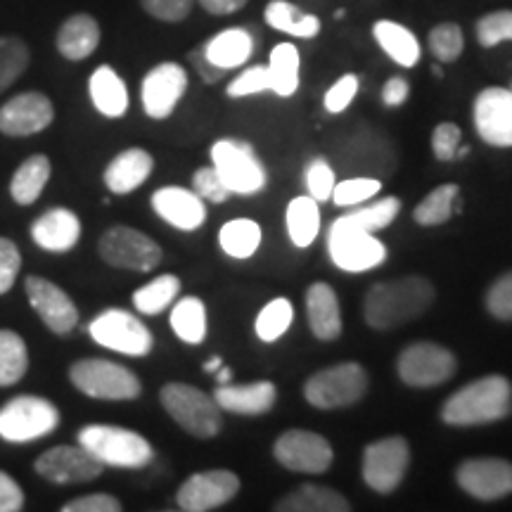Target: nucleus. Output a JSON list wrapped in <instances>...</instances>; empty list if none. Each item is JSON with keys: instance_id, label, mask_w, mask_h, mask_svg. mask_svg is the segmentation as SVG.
<instances>
[{"instance_id": "obj_34", "label": "nucleus", "mask_w": 512, "mask_h": 512, "mask_svg": "<svg viewBox=\"0 0 512 512\" xmlns=\"http://www.w3.org/2000/svg\"><path fill=\"white\" fill-rule=\"evenodd\" d=\"M287 235L294 242V247L304 249L316 242L320 233V209L318 202L311 195H299L287 204L285 211Z\"/></svg>"}, {"instance_id": "obj_16", "label": "nucleus", "mask_w": 512, "mask_h": 512, "mask_svg": "<svg viewBox=\"0 0 512 512\" xmlns=\"http://www.w3.org/2000/svg\"><path fill=\"white\" fill-rule=\"evenodd\" d=\"M36 472L46 482L57 486H69V484H83L98 479L105 472V465L93 456L91 451H86L81 444L79 446H55L50 451L43 453L36 460Z\"/></svg>"}, {"instance_id": "obj_7", "label": "nucleus", "mask_w": 512, "mask_h": 512, "mask_svg": "<svg viewBox=\"0 0 512 512\" xmlns=\"http://www.w3.org/2000/svg\"><path fill=\"white\" fill-rule=\"evenodd\" d=\"M211 166L221 181L226 183L230 195H256L266 188V166L256 157L254 147L245 140L221 138L211 145Z\"/></svg>"}, {"instance_id": "obj_11", "label": "nucleus", "mask_w": 512, "mask_h": 512, "mask_svg": "<svg viewBox=\"0 0 512 512\" xmlns=\"http://www.w3.org/2000/svg\"><path fill=\"white\" fill-rule=\"evenodd\" d=\"M98 252L105 264L121 271L150 273L162 264V247L150 235L131 226H114L102 233Z\"/></svg>"}, {"instance_id": "obj_10", "label": "nucleus", "mask_w": 512, "mask_h": 512, "mask_svg": "<svg viewBox=\"0 0 512 512\" xmlns=\"http://www.w3.org/2000/svg\"><path fill=\"white\" fill-rule=\"evenodd\" d=\"M328 254L339 271L366 273L387 261V245L375 233L351 226L339 216L328 230Z\"/></svg>"}, {"instance_id": "obj_1", "label": "nucleus", "mask_w": 512, "mask_h": 512, "mask_svg": "<svg viewBox=\"0 0 512 512\" xmlns=\"http://www.w3.org/2000/svg\"><path fill=\"white\" fill-rule=\"evenodd\" d=\"M437 290L425 275H403V278L375 283L363 297V320L368 328L387 332L418 320L434 304Z\"/></svg>"}, {"instance_id": "obj_38", "label": "nucleus", "mask_w": 512, "mask_h": 512, "mask_svg": "<svg viewBox=\"0 0 512 512\" xmlns=\"http://www.w3.org/2000/svg\"><path fill=\"white\" fill-rule=\"evenodd\" d=\"M458 200H460V188L456 183L439 185V188H434L430 195L415 207L413 221L425 228L444 226V223L451 221V216L458 211Z\"/></svg>"}, {"instance_id": "obj_22", "label": "nucleus", "mask_w": 512, "mask_h": 512, "mask_svg": "<svg viewBox=\"0 0 512 512\" xmlns=\"http://www.w3.org/2000/svg\"><path fill=\"white\" fill-rule=\"evenodd\" d=\"M152 209L159 219L169 223L183 233L202 228L207 221V202L195 190L166 185L152 195Z\"/></svg>"}, {"instance_id": "obj_23", "label": "nucleus", "mask_w": 512, "mask_h": 512, "mask_svg": "<svg viewBox=\"0 0 512 512\" xmlns=\"http://www.w3.org/2000/svg\"><path fill=\"white\" fill-rule=\"evenodd\" d=\"M278 399V387L268 380L245 382V384H219L214 392V401L219 403L221 411L235 415H266L275 406Z\"/></svg>"}, {"instance_id": "obj_51", "label": "nucleus", "mask_w": 512, "mask_h": 512, "mask_svg": "<svg viewBox=\"0 0 512 512\" xmlns=\"http://www.w3.org/2000/svg\"><path fill=\"white\" fill-rule=\"evenodd\" d=\"M463 143V131L453 121H441L432 133V152L439 162H451L458 157V147Z\"/></svg>"}, {"instance_id": "obj_37", "label": "nucleus", "mask_w": 512, "mask_h": 512, "mask_svg": "<svg viewBox=\"0 0 512 512\" xmlns=\"http://www.w3.org/2000/svg\"><path fill=\"white\" fill-rule=\"evenodd\" d=\"M178 294H181V280H178V275L162 273L133 292V306H136L138 313H145V316H159L162 311L171 309Z\"/></svg>"}, {"instance_id": "obj_4", "label": "nucleus", "mask_w": 512, "mask_h": 512, "mask_svg": "<svg viewBox=\"0 0 512 512\" xmlns=\"http://www.w3.org/2000/svg\"><path fill=\"white\" fill-rule=\"evenodd\" d=\"M79 444L91 451L105 467L140 470L155 458V448L143 434L119 425H86L79 432Z\"/></svg>"}, {"instance_id": "obj_20", "label": "nucleus", "mask_w": 512, "mask_h": 512, "mask_svg": "<svg viewBox=\"0 0 512 512\" xmlns=\"http://www.w3.org/2000/svg\"><path fill=\"white\" fill-rule=\"evenodd\" d=\"M24 290H27L31 309L46 323L50 332H55V335H69L76 328V323H79V309H76L72 297L62 287L41 278V275H29L27 283H24Z\"/></svg>"}, {"instance_id": "obj_25", "label": "nucleus", "mask_w": 512, "mask_h": 512, "mask_svg": "<svg viewBox=\"0 0 512 512\" xmlns=\"http://www.w3.org/2000/svg\"><path fill=\"white\" fill-rule=\"evenodd\" d=\"M306 320L313 337L320 342H335L342 335V309H339L337 292L328 283H313L306 290Z\"/></svg>"}, {"instance_id": "obj_43", "label": "nucleus", "mask_w": 512, "mask_h": 512, "mask_svg": "<svg viewBox=\"0 0 512 512\" xmlns=\"http://www.w3.org/2000/svg\"><path fill=\"white\" fill-rule=\"evenodd\" d=\"M29 48L22 38L0 36V93L8 91L29 67Z\"/></svg>"}, {"instance_id": "obj_21", "label": "nucleus", "mask_w": 512, "mask_h": 512, "mask_svg": "<svg viewBox=\"0 0 512 512\" xmlns=\"http://www.w3.org/2000/svg\"><path fill=\"white\" fill-rule=\"evenodd\" d=\"M55 119V107L48 95L27 91L10 98L0 107V133L10 138H27L46 131Z\"/></svg>"}, {"instance_id": "obj_55", "label": "nucleus", "mask_w": 512, "mask_h": 512, "mask_svg": "<svg viewBox=\"0 0 512 512\" xmlns=\"http://www.w3.org/2000/svg\"><path fill=\"white\" fill-rule=\"evenodd\" d=\"M124 505L117 496L110 494H88V496H79L74 501L64 503L62 512H121Z\"/></svg>"}, {"instance_id": "obj_33", "label": "nucleus", "mask_w": 512, "mask_h": 512, "mask_svg": "<svg viewBox=\"0 0 512 512\" xmlns=\"http://www.w3.org/2000/svg\"><path fill=\"white\" fill-rule=\"evenodd\" d=\"M266 24L294 38H316L320 34V19L309 15L290 0H271L264 10Z\"/></svg>"}, {"instance_id": "obj_31", "label": "nucleus", "mask_w": 512, "mask_h": 512, "mask_svg": "<svg viewBox=\"0 0 512 512\" xmlns=\"http://www.w3.org/2000/svg\"><path fill=\"white\" fill-rule=\"evenodd\" d=\"M373 36L384 53L399 64V67L411 69L420 62V41L408 27H403L392 19H380L375 22Z\"/></svg>"}, {"instance_id": "obj_28", "label": "nucleus", "mask_w": 512, "mask_h": 512, "mask_svg": "<svg viewBox=\"0 0 512 512\" xmlns=\"http://www.w3.org/2000/svg\"><path fill=\"white\" fill-rule=\"evenodd\" d=\"M202 48L207 60L214 64V67L223 69V72H230V69H238L245 62L252 60L254 38L247 29L233 27L221 31V34H216L214 38H209Z\"/></svg>"}, {"instance_id": "obj_46", "label": "nucleus", "mask_w": 512, "mask_h": 512, "mask_svg": "<svg viewBox=\"0 0 512 512\" xmlns=\"http://www.w3.org/2000/svg\"><path fill=\"white\" fill-rule=\"evenodd\" d=\"M479 46L496 48L505 41H512V10L489 12L477 22L475 27Z\"/></svg>"}, {"instance_id": "obj_18", "label": "nucleus", "mask_w": 512, "mask_h": 512, "mask_svg": "<svg viewBox=\"0 0 512 512\" xmlns=\"http://www.w3.org/2000/svg\"><path fill=\"white\" fill-rule=\"evenodd\" d=\"M477 136L491 147H512V88H484L472 105Z\"/></svg>"}, {"instance_id": "obj_36", "label": "nucleus", "mask_w": 512, "mask_h": 512, "mask_svg": "<svg viewBox=\"0 0 512 512\" xmlns=\"http://www.w3.org/2000/svg\"><path fill=\"white\" fill-rule=\"evenodd\" d=\"M171 328L185 344H202L207 339V306L197 297H183L171 304Z\"/></svg>"}, {"instance_id": "obj_13", "label": "nucleus", "mask_w": 512, "mask_h": 512, "mask_svg": "<svg viewBox=\"0 0 512 512\" xmlns=\"http://www.w3.org/2000/svg\"><path fill=\"white\" fill-rule=\"evenodd\" d=\"M411 465V446L403 437H384L366 446L363 451L361 477L375 494H394L403 484Z\"/></svg>"}, {"instance_id": "obj_14", "label": "nucleus", "mask_w": 512, "mask_h": 512, "mask_svg": "<svg viewBox=\"0 0 512 512\" xmlns=\"http://www.w3.org/2000/svg\"><path fill=\"white\" fill-rule=\"evenodd\" d=\"M273 456L285 470L299 475H325L335 460L330 441L309 430H287L280 434L273 444Z\"/></svg>"}, {"instance_id": "obj_8", "label": "nucleus", "mask_w": 512, "mask_h": 512, "mask_svg": "<svg viewBox=\"0 0 512 512\" xmlns=\"http://www.w3.org/2000/svg\"><path fill=\"white\" fill-rule=\"evenodd\" d=\"M60 425V408L43 396H15L0 408V439L29 444L53 434Z\"/></svg>"}, {"instance_id": "obj_41", "label": "nucleus", "mask_w": 512, "mask_h": 512, "mask_svg": "<svg viewBox=\"0 0 512 512\" xmlns=\"http://www.w3.org/2000/svg\"><path fill=\"white\" fill-rule=\"evenodd\" d=\"M399 211H401V200L399 197L389 195V197H384V200H377L370 204H358L356 209L347 211L342 219L351 223V226L368 230V233H380V230L392 226V223L396 221V216H399Z\"/></svg>"}, {"instance_id": "obj_53", "label": "nucleus", "mask_w": 512, "mask_h": 512, "mask_svg": "<svg viewBox=\"0 0 512 512\" xmlns=\"http://www.w3.org/2000/svg\"><path fill=\"white\" fill-rule=\"evenodd\" d=\"M358 93V76L356 74H344L342 79H337L332 83V88L325 93L323 105L330 114H342L344 110H349V105L354 102Z\"/></svg>"}, {"instance_id": "obj_54", "label": "nucleus", "mask_w": 512, "mask_h": 512, "mask_svg": "<svg viewBox=\"0 0 512 512\" xmlns=\"http://www.w3.org/2000/svg\"><path fill=\"white\" fill-rule=\"evenodd\" d=\"M140 5L147 15L159 19V22L176 24L190 15L195 0H140Z\"/></svg>"}, {"instance_id": "obj_19", "label": "nucleus", "mask_w": 512, "mask_h": 512, "mask_svg": "<svg viewBox=\"0 0 512 512\" xmlns=\"http://www.w3.org/2000/svg\"><path fill=\"white\" fill-rule=\"evenodd\" d=\"M188 91V72L178 62H162L143 79L140 98L150 119H169Z\"/></svg>"}, {"instance_id": "obj_61", "label": "nucleus", "mask_w": 512, "mask_h": 512, "mask_svg": "<svg viewBox=\"0 0 512 512\" xmlns=\"http://www.w3.org/2000/svg\"><path fill=\"white\" fill-rule=\"evenodd\" d=\"M223 366V358L221 356H214V358H209L207 363H204V373H211L214 375L216 370H219Z\"/></svg>"}, {"instance_id": "obj_2", "label": "nucleus", "mask_w": 512, "mask_h": 512, "mask_svg": "<svg viewBox=\"0 0 512 512\" xmlns=\"http://www.w3.org/2000/svg\"><path fill=\"white\" fill-rule=\"evenodd\" d=\"M512 413V384L503 375H486L453 392L441 406L448 427H479L505 420Z\"/></svg>"}, {"instance_id": "obj_59", "label": "nucleus", "mask_w": 512, "mask_h": 512, "mask_svg": "<svg viewBox=\"0 0 512 512\" xmlns=\"http://www.w3.org/2000/svg\"><path fill=\"white\" fill-rule=\"evenodd\" d=\"M197 3H200L202 8L209 12V15L226 17V15H233V12L245 8L247 0H197Z\"/></svg>"}, {"instance_id": "obj_27", "label": "nucleus", "mask_w": 512, "mask_h": 512, "mask_svg": "<svg viewBox=\"0 0 512 512\" xmlns=\"http://www.w3.org/2000/svg\"><path fill=\"white\" fill-rule=\"evenodd\" d=\"M57 50L64 60L69 62H81L86 57H91L100 46V24L98 19L79 12L64 19V24L57 31Z\"/></svg>"}, {"instance_id": "obj_17", "label": "nucleus", "mask_w": 512, "mask_h": 512, "mask_svg": "<svg viewBox=\"0 0 512 512\" xmlns=\"http://www.w3.org/2000/svg\"><path fill=\"white\" fill-rule=\"evenodd\" d=\"M456 482L477 501H501L512 494V463L503 458H467L458 465Z\"/></svg>"}, {"instance_id": "obj_15", "label": "nucleus", "mask_w": 512, "mask_h": 512, "mask_svg": "<svg viewBox=\"0 0 512 512\" xmlns=\"http://www.w3.org/2000/svg\"><path fill=\"white\" fill-rule=\"evenodd\" d=\"M240 491V477L230 470H207L190 475L178 486L176 503L185 512L219 510Z\"/></svg>"}, {"instance_id": "obj_30", "label": "nucleus", "mask_w": 512, "mask_h": 512, "mask_svg": "<svg viewBox=\"0 0 512 512\" xmlns=\"http://www.w3.org/2000/svg\"><path fill=\"white\" fill-rule=\"evenodd\" d=\"M91 100L102 117L119 119L128 112V91L121 76L114 72L110 64H102L88 81Z\"/></svg>"}, {"instance_id": "obj_44", "label": "nucleus", "mask_w": 512, "mask_h": 512, "mask_svg": "<svg viewBox=\"0 0 512 512\" xmlns=\"http://www.w3.org/2000/svg\"><path fill=\"white\" fill-rule=\"evenodd\" d=\"M430 43V53L437 57V62H456L465 50V36L463 29L456 22H441L430 31L427 36Z\"/></svg>"}, {"instance_id": "obj_3", "label": "nucleus", "mask_w": 512, "mask_h": 512, "mask_svg": "<svg viewBox=\"0 0 512 512\" xmlns=\"http://www.w3.org/2000/svg\"><path fill=\"white\" fill-rule=\"evenodd\" d=\"M164 411L185 430L197 439H214L223 430V411L214 396L204 394L202 389L185 382H169L159 392Z\"/></svg>"}, {"instance_id": "obj_12", "label": "nucleus", "mask_w": 512, "mask_h": 512, "mask_svg": "<svg viewBox=\"0 0 512 512\" xmlns=\"http://www.w3.org/2000/svg\"><path fill=\"white\" fill-rule=\"evenodd\" d=\"M88 335L100 347L117 354L143 358L155 347V337L136 313L124 309H107L88 325Z\"/></svg>"}, {"instance_id": "obj_50", "label": "nucleus", "mask_w": 512, "mask_h": 512, "mask_svg": "<svg viewBox=\"0 0 512 512\" xmlns=\"http://www.w3.org/2000/svg\"><path fill=\"white\" fill-rule=\"evenodd\" d=\"M192 190L202 197L204 202L211 204H223L230 197V190L226 183L221 181V176L216 174L214 166H202L192 174Z\"/></svg>"}, {"instance_id": "obj_26", "label": "nucleus", "mask_w": 512, "mask_h": 512, "mask_svg": "<svg viewBox=\"0 0 512 512\" xmlns=\"http://www.w3.org/2000/svg\"><path fill=\"white\" fill-rule=\"evenodd\" d=\"M155 171V159L143 147H128L107 164L105 185L114 195H128L138 190Z\"/></svg>"}, {"instance_id": "obj_47", "label": "nucleus", "mask_w": 512, "mask_h": 512, "mask_svg": "<svg viewBox=\"0 0 512 512\" xmlns=\"http://www.w3.org/2000/svg\"><path fill=\"white\" fill-rule=\"evenodd\" d=\"M304 183H306V190H309V195L318 204L328 202L337 183L335 171H332L328 159H313L304 171Z\"/></svg>"}, {"instance_id": "obj_6", "label": "nucleus", "mask_w": 512, "mask_h": 512, "mask_svg": "<svg viewBox=\"0 0 512 512\" xmlns=\"http://www.w3.org/2000/svg\"><path fill=\"white\" fill-rule=\"evenodd\" d=\"M69 380L81 394L98 401H136L143 394L138 375L107 358H83L69 368Z\"/></svg>"}, {"instance_id": "obj_45", "label": "nucleus", "mask_w": 512, "mask_h": 512, "mask_svg": "<svg viewBox=\"0 0 512 512\" xmlns=\"http://www.w3.org/2000/svg\"><path fill=\"white\" fill-rule=\"evenodd\" d=\"M382 190V181L375 176H356L347 178V181L335 183V190H332L330 200L337 204V207H358V204H366L373 200L377 192Z\"/></svg>"}, {"instance_id": "obj_32", "label": "nucleus", "mask_w": 512, "mask_h": 512, "mask_svg": "<svg viewBox=\"0 0 512 512\" xmlns=\"http://www.w3.org/2000/svg\"><path fill=\"white\" fill-rule=\"evenodd\" d=\"M50 171H53V166H50V159L46 155H34L24 159L15 174H12V181H10L12 200L22 204V207L34 204L38 197L43 195V190H46V185L50 181Z\"/></svg>"}, {"instance_id": "obj_29", "label": "nucleus", "mask_w": 512, "mask_h": 512, "mask_svg": "<svg viewBox=\"0 0 512 512\" xmlns=\"http://www.w3.org/2000/svg\"><path fill=\"white\" fill-rule=\"evenodd\" d=\"M278 512H349L351 503L337 489L323 484H302L275 503Z\"/></svg>"}, {"instance_id": "obj_57", "label": "nucleus", "mask_w": 512, "mask_h": 512, "mask_svg": "<svg viewBox=\"0 0 512 512\" xmlns=\"http://www.w3.org/2000/svg\"><path fill=\"white\" fill-rule=\"evenodd\" d=\"M408 95H411V83L403 76H392L382 88V102L387 107H401L408 100Z\"/></svg>"}, {"instance_id": "obj_49", "label": "nucleus", "mask_w": 512, "mask_h": 512, "mask_svg": "<svg viewBox=\"0 0 512 512\" xmlns=\"http://www.w3.org/2000/svg\"><path fill=\"white\" fill-rule=\"evenodd\" d=\"M271 91V74H268L266 64H254L242 72L238 79L228 83L226 93L228 98H247V95H256Z\"/></svg>"}, {"instance_id": "obj_56", "label": "nucleus", "mask_w": 512, "mask_h": 512, "mask_svg": "<svg viewBox=\"0 0 512 512\" xmlns=\"http://www.w3.org/2000/svg\"><path fill=\"white\" fill-rule=\"evenodd\" d=\"M24 508V491L8 472L0 470V512H19Z\"/></svg>"}, {"instance_id": "obj_60", "label": "nucleus", "mask_w": 512, "mask_h": 512, "mask_svg": "<svg viewBox=\"0 0 512 512\" xmlns=\"http://www.w3.org/2000/svg\"><path fill=\"white\" fill-rule=\"evenodd\" d=\"M216 382L219 384H228V382H233V368H226V366H221L219 370H216Z\"/></svg>"}, {"instance_id": "obj_39", "label": "nucleus", "mask_w": 512, "mask_h": 512, "mask_svg": "<svg viewBox=\"0 0 512 512\" xmlns=\"http://www.w3.org/2000/svg\"><path fill=\"white\" fill-rule=\"evenodd\" d=\"M261 226L252 219H233L219 230V245L230 259H249L261 247Z\"/></svg>"}, {"instance_id": "obj_35", "label": "nucleus", "mask_w": 512, "mask_h": 512, "mask_svg": "<svg viewBox=\"0 0 512 512\" xmlns=\"http://www.w3.org/2000/svg\"><path fill=\"white\" fill-rule=\"evenodd\" d=\"M268 74H271V91L280 98H292L299 91V67L302 57L294 43H278L268 57Z\"/></svg>"}, {"instance_id": "obj_48", "label": "nucleus", "mask_w": 512, "mask_h": 512, "mask_svg": "<svg viewBox=\"0 0 512 512\" xmlns=\"http://www.w3.org/2000/svg\"><path fill=\"white\" fill-rule=\"evenodd\" d=\"M486 311L491 313L496 320H505L512 323V271L498 275L486 290Z\"/></svg>"}, {"instance_id": "obj_5", "label": "nucleus", "mask_w": 512, "mask_h": 512, "mask_svg": "<svg viewBox=\"0 0 512 512\" xmlns=\"http://www.w3.org/2000/svg\"><path fill=\"white\" fill-rule=\"evenodd\" d=\"M368 370L361 363L344 361L320 368L304 382V399L318 411L356 406L368 392Z\"/></svg>"}, {"instance_id": "obj_52", "label": "nucleus", "mask_w": 512, "mask_h": 512, "mask_svg": "<svg viewBox=\"0 0 512 512\" xmlns=\"http://www.w3.org/2000/svg\"><path fill=\"white\" fill-rule=\"evenodd\" d=\"M19 271H22V254H19V247L10 238H3V235H0V297L12 290Z\"/></svg>"}, {"instance_id": "obj_40", "label": "nucleus", "mask_w": 512, "mask_h": 512, "mask_svg": "<svg viewBox=\"0 0 512 512\" xmlns=\"http://www.w3.org/2000/svg\"><path fill=\"white\" fill-rule=\"evenodd\" d=\"M29 370L27 342L15 330H0V387L22 382Z\"/></svg>"}, {"instance_id": "obj_58", "label": "nucleus", "mask_w": 512, "mask_h": 512, "mask_svg": "<svg viewBox=\"0 0 512 512\" xmlns=\"http://www.w3.org/2000/svg\"><path fill=\"white\" fill-rule=\"evenodd\" d=\"M188 57H190L192 67L197 69V74L202 76L204 83H216V81H221L223 76L228 74V72H223V69L214 67V64H211V62L207 60V55H204V48H202V46L197 48V50H192V53H190Z\"/></svg>"}, {"instance_id": "obj_42", "label": "nucleus", "mask_w": 512, "mask_h": 512, "mask_svg": "<svg viewBox=\"0 0 512 512\" xmlns=\"http://www.w3.org/2000/svg\"><path fill=\"white\" fill-rule=\"evenodd\" d=\"M292 323H294L292 302L285 297H275L259 311V316H256V323H254V332L261 342L273 344L278 342L287 330H290Z\"/></svg>"}, {"instance_id": "obj_24", "label": "nucleus", "mask_w": 512, "mask_h": 512, "mask_svg": "<svg viewBox=\"0 0 512 512\" xmlns=\"http://www.w3.org/2000/svg\"><path fill=\"white\" fill-rule=\"evenodd\" d=\"M31 240L46 252H72L81 240V219L64 207L48 209L31 223Z\"/></svg>"}, {"instance_id": "obj_9", "label": "nucleus", "mask_w": 512, "mask_h": 512, "mask_svg": "<svg viewBox=\"0 0 512 512\" xmlns=\"http://www.w3.org/2000/svg\"><path fill=\"white\" fill-rule=\"evenodd\" d=\"M458 373V358L437 342H413L396 356V375L413 389L441 387Z\"/></svg>"}, {"instance_id": "obj_62", "label": "nucleus", "mask_w": 512, "mask_h": 512, "mask_svg": "<svg viewBox=\"0 0 512 512\" xmlns=\"http://www.w3.org/2000/svg\"><path fill=\"white\" fill-rule=\"evenodd\" d=\"M432 74H434V76H444V69H441L439 64H434V67H432Z\"/></svg>"}]
</instances>
